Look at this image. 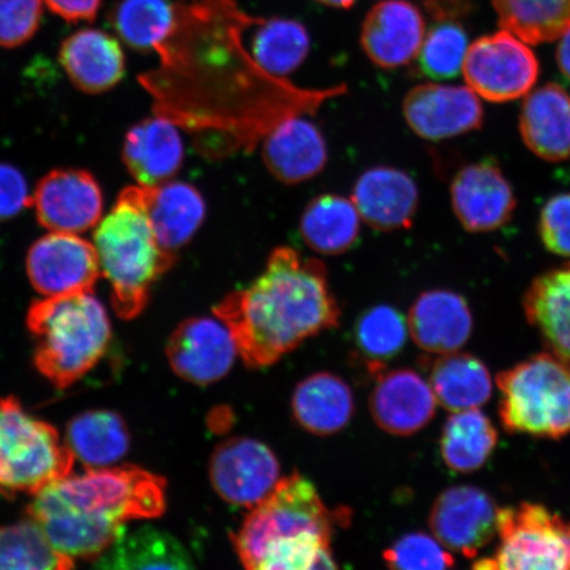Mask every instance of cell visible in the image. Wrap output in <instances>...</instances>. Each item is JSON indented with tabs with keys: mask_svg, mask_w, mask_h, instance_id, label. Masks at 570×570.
Masks as SVG:
<instances>
[{
	"mask_svg": "<svg viewBox=\"0 0 570 570\" xmlns=\"http://www.w3.org/2000/svg\"><path fill=\"white\" fill-rule=\"evenodd\" d=\"M468 49V33L458 20H436L425 33L412 73L433 81L453 80L461 73Z\"/></svg>",
	"mask_w": 570,
	"mask_h": 570,
	"instance_id": "39",
	"label": "cell"
},
{
	"mask_svg": "<svg viewBox=\"0 0 570 570\" xmlns=\"http://www.w3.org/2000/svg\"><path fill=\"white\" fill-rule=\"evenodd\" d=\"M428 383L438 403L451 412L480 409L493 394L489 368L474 355L441 354L426 365Z\"/></svg>",
	"mask_w": 570,
	"mask_h": 570,
	"instance_id": "29",
	"label": "cell"
},
{
	"mask_svg": "<svg viewBox=\"0 0 570 570\" xmlns=\"http://www.w3.org/2000/svg\"><path fill=\"white\" fill-rule=\"evenodd\" d=\"M147 188V210L156 238L164 249L176 254L194 239L203 226L205 199L194 185L183 181H167Z\"/></svg>",
	"mask_w": 570,
	"mask_h": 570,
	"instance_id": "28",
	"label": "cell"
},
{
	"mask_svg": "<svg viewBox=\"0 0 570 570\" xmlns=\"http://www.w3.org/2000/svg\"><path fill=\"white\" fill-rule=\"evenodd\" d=\"M409 320L391 305H375L356 321L354 344L368 372L377 375L403 351L409 338Z\"/></svg>",
	"mask_w": 570,
	"mask_h": 570,
	"instance_id": "37",
	"label": "cell"
},
{
	"mask_svg": "<svg viewBox=\"0 0 570 570\" xmlns=\"http://www.w3.org/2000/svg\"><path fill=\"white\" fill-rule=\"evenodd\" d=\"M101 569H189L190 556L173 534L153 527L128 531L119 537L96 562Z\"/></svg>",
	"mask_w": 570,
	"mask_h": 570,
	"instance_id": "31",
	"label": "cell"
},
{
	"mask_svg": "<svg viewBox=\"0 0 570 570\" xmlns=\"http://www.w3.org/2000/svg\"><path fill=\"white\" fill-rule=\"evenodd\" d=\"M451 198L455 217L469 233L501 229L517 208L514 189L491 159L463 167L453 178Z\"/></svg>",
	"mask_w": 570,
	"mask_h": 570,
	"instance_id": "16",
	"label": "cell"
},
{
	"mask_svg": "<svg viewBox=\"0 0 570 570\" xmlns=\"http://www.w3.org/2000/svg\"><path fill=\"white\" fill-rule=\"evenodd\" d=\"M262 159L276 180L296 185L323 173L327 146L315 124L303 117L288 116L266 132Z\"/></svg>",
	"mask_w": 570,
	"mask_h": 570,
	"instance_id": "20",
	"label": "cell"
},
{
	"mask_svg": "<svg viewBox=\"0 0 570 570\" xmlns=\"http://www.w3.org/2000/svg\"><path fill=\"white\" fill-rule=\"evenodd\" d=\"M403 116L417 137L439 141L480 130L484 112L473 89L423 83L405 95Z\"/></svg>",
	"mask_w": 570,
	"mask_h": 570,
	"instance_id": "15",
	"label": "cell"
},
{
	"mask_svg": "<svg viewBox=\"0 0 570 570\" xmlns=\"http://www.w3.org/2000/svg\"><path fill=\"white\" fill-rule=\"evenodd\" d=\"M556 60H558L561 73L570 81V30L560 38L558 51H556Z\"/></svg>",
	"mask_w": 570,
	"mask_h": 570,
	"instance_id": "45",
	"label": "cell"
},
{
	"mask_svg": "<svg viewBox=\"0 0 570 570\" xmlns=\"http://www.w3.org/2000/svg\"><path fill=\"white\" fill-rule=\"evenodd\" d=\"M75 460L51 424L31 415L18 399H0V493L36 494L70 474Z\"/></svg>",
	"mask_w": 570,
	"mask_h": 570,
	"instance_id": "6",
	"label": "cell"
},
{
	"mask_svg": "<svg viewBox=\"0 0 570 570\" xmlns=\"http://www.w3.org/2000/svg\"><path fill=\"white\" fill-rule=\"evenodd\" d=\"M497 534L495 553L475 562L474 569H570V522L543 504L499 509Z\"/></svg>",
	"mask_w": 570,
	"mask_h": 570,
	"instance_id": "8",
	"label": "cell"
},
{
	"mask_svg": "<svg viewBox=\"0 0 570 570\" xmlns=\"http://www.w3.org/2000/svg\"><path fill=\"white\" fill-rule=\"evenodd\" d=\"M422 11L409 0H381L367 12L361 28V47L382 69L409 66L425 38Z\"/></svg>",
	"mask_w": 570,
	"mask_h": 570,
	"instance_id": "18",
	"label": "cell"
},
{
	"mask_svg": "<svg viewBox=\"0 0 570 570\" xmlns=\"http://www.w3.org/2000/svg\"><path fill=\"white\" fill-rule=\"evenodd\" d=\"M291 407L297 424L316 436L341 432L355 411L351 386L342 377L324 372L297 384Z\"/></svg>",
	"mask_w": 570,
	"mask_h": 570,
	"instance_id": "27",
	"label": "cell"
},
{
	"mask_svg": "<svg viewBox=\"0 0 570 570\" xmlns=\"http://www.w3.org/2000/svg\"><path fill=\"white\" fill-rule=\"evenodd\" d=\"M361 224L362 218L352 198L323 195L306 205L301 219V234L313 252L336 256L355 246Z\"/></svg>",
	"mask_w": 570,
	"mask_h": 570,
	"instance_id": "30",
	"label": "cell"
},
{
	"mask_svg": "<svg viewBox=\"0 0 570 570\" xmlns=\"http://www.w3.org/2000/svg\"><path fill=\"white\" fill-rule=\"evenodd\" d=\"M213 313L249 368L274 365L306 338L337 327L341 317L324 263L291 247L275 248L253 284L225 296Z\"/></svg>",
	"mask_w": 570,
	"mask_h": 570,
	"instance_id": "1",
	"label": "cell"
},
{
	"mask_svg": "<svg viewBox=\"0 0 570 570\" xmlns=\"http://www.w3.org/2000/svg\"><path fill=\"white\" fill-rule=\"evenodd\" d=\"M505 431L559 440L570 433V363L540 353L497 376Z\"/></svg>",
	"mask_w": 570,
	"mask_h": 570,
	"instance_id": "5",
	"label": "cell"
},
{
	"mask_svg": "<svg viewBox=\"0 0 570 570\" xmlns=\"http://www.w3.org/2000/svg\"><path fill=\"white\" fill-rule=\"evenodd\" d=\"M49 10L69 23L92 21L101 9L102 0H45Z\"/></svg>",
	"mask_w": 570,
	"mask_h": 570,
	"instance_id": "44",
	"label": "cell"
},
{
	"mask_svg": "<svg viewBox=\"0 0 570 570\" xmlns=\"http://www.w3.org/2000/svg\"><path fill=\"white\" fill-rule=\"evenodd\" d=\"M209 476L214 491L224 501L253 509L281 481V463L261 441L232 438L214 449Z\"/></svg>",
	"mask_w": 570,
	"mask_h": 570,
	"instance_id": "10",
	"label": "cell"
},
{
	"mask_svg": "<svg viewBox=\"0 0 570 570\" xmlns=\"http://www.w3.org/2000/svg\"><path fill=\"white\" fill-rule=\"evenodd\" d=\"M391 569L443 570L454 567L455 560L440 541L424 532H412L397 539L383 552Z\"/></svg>",
	"mask_w": 570,
	"mask_h": 570,
	"instance_id": "40",
	"label": "cell"
},
{
	"mask_svg": "<svg viewBox=\"0 0 570 570\" xmlns=\"http://www.w3.org/2000/svg\"><path fill=\"white\" fill-rule=\"evenodd\" d=\"M47 488L68 508L119 524L159 518L167 509V481L132 465L89 468L82 474L70 473Z\"/></svg>",
	"mask_w": 570,
	"mask_h": 570,
	"instance_id": "7",
	"label": "cell"
},
{
	"mask_svg": "<svg viewBox=\"0 0 570 570\" xmlns=\"http://www.w3.org/2000/svg\"><path fill=\"white\" fill-rule=\"evenodd\" d=\"M238 348L229 327L213 317L183 321L167 345L170 367L189 383L208 386L230 372Z\"/></svg>",
	"mask_w": 570,
	"mask_h": 570,
	"instance_id": "14",
	"label": "cell"
},
{
	"mask_svg": "<svg viewBox=\"0 0 570 570\" xmlns=\"http://www.w3.org/2000/svg\"><path fill=\"white\" fill-rule=\"evenodd\" d=\"M352 199L363 223L374 230H405L416 216L419 189L404 170L374 167L358 177Z\"/></svg>",
	"mask_w": 570,
	"mask_h": 570,
	"instance_id": "21",
	"label": "cell"
},
{
	"mask_svg": "<svg viewBox=\"0 0 570 570\" xmlns=\"http://www.w3.org/2000/svg\"><path fill=\"white\" fill-rule=\"evenodd\" d=\"M498 444V432L479 409L452 412L441 434V455L449 469L459 473L479 470Z\"/></svg>",
	"mask_w": 570,
	"mask_h": 570,
	"instance_id": "34",
	"label": "cell"
},
{
	"mask_svg": "<svg viewBox=\"0 0 570 570\" xmlns=\"http://www.w3.org/2000/svg\"><path fill=\"white\" fill-rule=\"evenodd\" d=\"M498 511L487 491L460 484L436 498L428 523L446 550L474 559L495 538Z\"/></svg>",
	"mask_w": 570,
	"mask_h": 570,
	"instance_id": "12",
	"label": "cell"
},
{
	"mask_svg": "<svg viewBox=\"0 0 570 570\" xmlns=\"http://www.w3.org/2000/svg\"><path fill=\"white\" fill-rule=\"evenodd\" d=\"M28 512L56 551L71 560H97L125 529V524L68 508L47 487L35 494Z\"/></svg>",
	"mask_w": 570,
	"mask_h": 570,
	"instance_id": "17",
	"label": "cell"
},
{
	"mask_svg": "<svg viewBox=\"0 0 570 570\" xmlns=\"http://www.w3.org/2000/svg\"><path fill=\"white\" fill-rule=\"evenodd\" d=\"M519 130L527 148L540 159L559 163L570 158V95L550 82L527 95Z\"/></svg>",
	"mask_w": 570,
	"mask_h": 570,
	"instance_id": "24",
	"label": "cell"
},
{
	"mask_svg": "<svg viewBox=\"0 0 570 570\" xmlns=\"http://www.w3.org/2000/svg\"><path fill=\"white\" fill-rule=\"evenodd\" d=\"M26 267L32 287L46 297L92 292L101 276L96 247L80 234L49 232L31 246Z\"/></svg>",
	"mask_w": 570,
	"mask_h": 570,
	"instance_id": "11",
	"label": "cell"
},
{
	"mask_svg": "<svg viewBox=\"0 0 570 570\" xmlns=\"http://www.w3.org/2000/svg\"><path fill=\"white\" fill-rule=\"evenodd\" d=\"M316 2L332 7V9L347 10L356 3V0H316Z\"/></svg>",
	"mask_w": 570,
	"mask_h": 570,
	"instance_id": "46",
	"label": "cell"
},
{
	"mask_svg": "<svg viewBox=\"0 0 570 570\" xmlns=\"http://www.w3.org/2000/svg\"><path fill=\"white\" fill-rule=\"evenodd\" d=\"M60 62L70 81L88 95H101L122 80L126 59L122 47L109 33L81 30L62 42Z\"/></svg>",
	"mask_w": 570,
	"mask_h": 570,
	"instance_id": "25",
	"label": "cell"
},
{
	"mask_svg": "<svg viewBox=\"0 0 570 570\" xmlns=\"http://www.w3.org/2000/svg\"><path fill=\"white\" fill-rule=\"evenodd\" d=\"M41 17V0H0V47L26 45L38 32Z\"/></svg>",
	"mask_w": 570,
	"mask_h": 570,
	"instance_id": "41",
	"label": "cell"
},
{
	"mask_svg": "<svg viewBox=\"0 0 570 570\" xmlns=\"http://www.w3.org/2000/svg\"><path fill=\"white\" fill-rule=\"evenodd\" d=\"M370 396V412L382 431L412 436L436 415V396L426 380L413 370L397 368L377 374Z\"/></svg>",
	"mask_w": 570,
	"mask_h": 570,
	"instance_id": "19",
	"label": "cell"
},
{
	"mask_svg": "<svg viewBox=\"0 0 570 570\" xmlns=\"http://www.w3.org/2000/svg\"><path fill=\"white\" fill-rule=\"evenodd\" d=\"M249 57L273 77H284L302 67L311 39L301 21L283 18L256 19Z\"/></svg>",
	"mask_w": 570,
	"mask_h": 570,
	"instance_id": "33",
	"label": "cell"
},
{
	"mask_svg": "<svg viewBox=\"0 0 570 570\" xmlns=\"http://www.w3.org/2000/svg\"><path fill=\"white\" fill-rule=\"evenodd\" d=\"M539 234L548 252L570 258V194L548 199L540 213Z\"/></svg>",
	"mask_w": 570,
	"mask_h": 570,
	"instance_id": "42",
	"label": "cell"
},
{
	"mask_svg": "<svg viewBox=\"0 0 570 570\" xmlns=\"http://www.w3.org/2000/svg\"><path fill=\"white\" fill-rule=\"evenodd\" d=\"M122 158L140 187H158L183 166L184 141L173 120L156 114L127 132Z\"/></svg>",
	"mask_w": 570,
	"mask_h": 570,
	"instance_id": "23",
	"label": "cell"
},
{
	"mask_svg": "<svg viewBox=\"0 0 570 570\" xmlns=\"http://www.w3.org/2000/svg\"><path fill=\"white\" fill-rule=\"evenodd\" d=\"M67 445L88 468H104L122 460L130 448L125 420L111 411H88L70 420Z\"/></svg>",
	"mask_w": 570,
	"mask_h": 570,
	"instance_id": "32",
	"label": "cell"
},
{
	"mask_svg": "<svg viewBox=\"0 0 570 570\" xmlns=\"http://www.w3.org/2000/svg\"><path fill=\"white\" fill-rule=\"evenodd\" d=\"M75 567L30 519L0 527V570H66Z\"/></svg>",
	"mask_w": 570,
	"mask_h": 570,
	"instance_id": "38",
	"label": "cell"
},
{
	"mask_svg": "<svg viewBox=\"0 0 570 570\" xmlns=\"http://www.w3.org/2000/svg\"><path fill=\"white\" fill-rule=\"evenodd\" d=\"M147 202V187L126 188L92 237L101 275L110 283L112 308L125 320L146 309L155 283L176 262V254L156 238Z\"/></svg>",
	"mask_w": 570,
	"mask_h": 570,
	"instance_id": "3",
	"label": "cell"
},
{
	"mask_svg": "<svg viewBox=\"0 0 570 570\" xmlns=\"http://www.w3.org/2000/svg\"><path fill=\"white\" fill-rule=\"evenodd\" d=\"M31 205L47 230L82 234L102 219L104 194L87 170L56 169L41 178Z\"/></svg>",
	"mask_w": 570,
	"mask_h": 570,
	"instance_id": "13",
	"label": "cell"
},
{
	"mask_svg": "<svg viewBox=\"0 0 570 570\" xmlns=\"http://www.w3.org/2000/svg\"><path fill=\"white\" fill-rule=\"evenodd\" d=\"M27 326L36 342V368L59 389L90 373L111 341L110 318L92 292L35 302Z\"/></svg>",
	"mask_w": 570,
	"mask_h": 570,
	"instance_id": "4",
	"label": "cell"
},
{
	"mask_svg": "<svg viewBox=\"0 0 570 570\" xmlns=\"http://www.w3.org/2000/svg\"><path fill=\"white\" fill-rule=\"evenodd\" d=\"M342 519L347 515L327 509L313 483L295 472L249 509L232 541L247 569H336L332 537Z\"/></svg>",
	"mask_w": 570,
	"mask_h": 570,
	"instance_id": "2",
	"label": "cell"
},
{
	"mask_svg": "<svg viewBox=\"0 0 570 570\" xmlns=\"http://www.w3.org/2000/svg\"><path fill=\"white\" fill-rule=\"evenodd\" d=\"M415 344L430 354L459 352L473 332V315L465 298L448 289L423 292L409 313Z\"/></svg>",
	"mask_w": 570,
	"mask_h": 570,
	"instance_id": "22",
	"label": "cell"
},
{
	"mask_svg": "<svg viewBox=\"0 0 570 570\" xmlns=\"http://www.w3.org/2000/svg\"><path fill=\"white\" fill-rule=\"evenodd\" d=\"M493 6L499 26L532 46L570 30V0H493Z\"/></svg>",
	"mask_w": 570,
	"mask_h": 570,
	"instance_id": "36",
	"label": "cell"
},
{
	"mask_svg": "<svg viewBox=\"0 0 570 570\" xmlns=\"http://www.w3.org/2000/svg\"><path fill=\"white\" fill-rule=\"evenodd\" d=\"M463 77L476 95L504 104L529 95L538 82L540 63L532 49L508 30L482 36L469 47Z\"/></svg>",
	"mask_w": 570,
	"mask_h": 570,
	"instance_id": "9",
	"label": "cell"
},
{
	"mask_svg": "<svg viewBox=\"0 0 570 570\" xmlns=\"http://www.w3.org/2000/svg\"><path fill=\"white\" fill-rule=\"evenodd\" d=\"M523 309L548 351L570 363V262L531 283Z\"/></svg>",
	"mask_w": 570,
	"mask_h": 570,
	"instance_id": "26",
	"label": "cell"
},
{
	"mask_svg": "<svg viewBox=\"0 0 570 570\" xmlns=\"http://www.w3.org/2000/svg\"><path fill=\"white\" fill-rule=\"evenodd\" d=\"M177 10L178 4L169 0H119L110 23L135 51L158 52L175 30Z\"/></svg>",
	"mask_w": 570,
	"mask_h": 570,
	"instance_id": "35",
	"label": "cell"
},
{
	"mask_svg": "<svg viewBox=\"0 0 570 570\" xmlns=\"http://www.w3.org/2000/svg\"><path fill=\"white\" fill-rule=\"evenodd\" d=\"M31 197L24 175L11 164L0 163V223L16 218L31 205Z\"/></svg>",
	"mask_w": 570,
	"mask_h": 570,
	"instance_id": "43",
	"label": "cell"
}]
</instances>
